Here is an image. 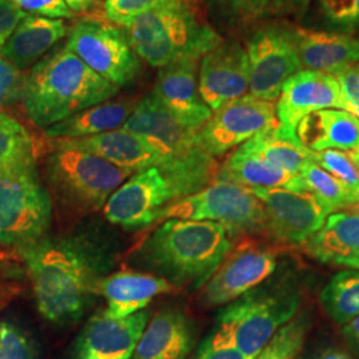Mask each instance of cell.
<instances>
[{"label":"cell","instance_id":"obj_1","mask_svg":"<svg viewBox=\"0 0 359 359\" xmlns=\"http://www.w3.org/2000/svg\"><path fill=\"white\" fill-rule=\"evenodd\" d=\"M215 157L201 148L136 172L107 201L104 216L126 229H140L160 221L168 206L204 189L217 177Z\"/></svg>","mask_w":359,"mask_h":359},{"label":"cell","instance_id":"obj_2","mask_svg":"<svg viewBox=\"0 0 359 359\" xmlns=\"http://www.w3.org/2000/svg\"><path fill=\"white\" fill-rule=\"evenodd\" d=\"M19 250L26 261L39 313L57 325L79 320L99 281L90 252L75 240L46 237Z\"/></svg>","mask_w":359,"mask_h":359},{"label":"cell","instance_id":"obj_3","mask_svg":"<svg viewBox=\"0 0 359 359\" xmlns=\"http://www.w3.org/2000/svg\"><path fill=\"white\" fill-rule=\"evenodd\" d=\"M118 88L93 72L67 46L55 50L26 75L20 102L39 128L112 99Z\"/></svg>","mask_w":359,"mask_h":359},{"label":"cell","instance_id":"obj_4","mask_svg":"<svg viewBox=\"0 0 359 359\" xmlns=\"http://www.w3.org/2000/svg\"><path fill=\"white\" fill-rule=\"evenodd\" d=\"M231 249L219 224L169 218L142 245V257L172 285L201 289Z\"/></svg>","mask_w":359,"mask_h":359},{"label":"cell","instance_id":"obj_5","mask_svg":"<svg viewBox=\"0 0 359 359\" xmlns=\"http://www.w3.org/2000/svg\"><path fill=\"white\" fill-rule=\"evenodd\" d=\"M139 57L156 68L184 59L201 60L222 41L201 18L197 0H180L142 13L126 25Z\"/></svg>","mask_w":359,"mask_h":359},{"label":"cell","instance_id":"obj_6","mask_svg":"<svg viewBox=\"0 0 359 359\" xmlns=\"http://www.w3.org/2000/svg\"><path fill=\"white\" fill-rule=\"evenodd\" d=\"M132 173L96 154L57 142H53V151L47 158V179L52 191L62 204L81 215L103 209Z\"/></svg>","mask_w":359,"mask_h":359},{"label":"cell","instance_id":"obj_7","mask_svg":"<svg viewBox=\"0 0 359 359\" xmlns=\"http://www.w3.org/2000/svg\"><path fill=\"white\" fill-rule=\"evenodd\" d=\"M50 194L39 179L36 158L0 167V243L18 249L46 237Z\"/></svg>","mask_w":359,"mask_h":359},{"label":"cell","instance_id":"obj_8","mask_svg":"<svg viewBox=\"0 0 359 359\" xmlns=\"http://www.w3.org/2000/svg\"><path fill=\"white\" fill-rule=\"evenodd\" d=\"M301 305L294 289L249 292L218 316V327L245 359H253L270 339L292 321Z\"/></svg>","mask_w":359,"mask_h":359},{"label":"cell","instance_id":"obj_9","mask_svg":"<svg viewBox=\"0 0 359 359\" xmlns=\"http://www.w3.org/2000/svg\"><path fill=\"white\" fill-rule=\"evenodd\" d=\"M169 218L212 221L231 236L264 231L265 212L252 189L229 180L215 179L204 189L168 206L160 221Z\"/></svg>","mask_w":359,"mask_h":359},{"label":"cell","instance_id":"obj_10","mask_svg":"<svg viewBox=\"0 0 359 359\" xmlns=\"http://www.w3.org/2000/svg\"><path fill=\"white\" fill-rule=\"evenodd\" d=\"M69 51L117 88L139 76L142 65L126 31L102 18H86L71 28Z\"/></svg>","mask_w":359,"mask_h":359},{"label":"cell","instance_id":"obj_11","mask_svg":"<svg viewBox=\"0 0 359 359\" xmlns=\"http://www.w3.org/2000/svg\"><path fill=\"white\" fill-rule=\"evenodd\" d=\"M249 95L274 103L285 81L302 69L294 28L278 25L259 27L248 38Z\"/></svg>","mask_w":359,"mask_h":359},{"label":"cell","instance_id":"obj_12","mask_svg":"<svg viewBox=\"0 0 359 359\" xmlns=\"http://www.w3.org/2000/svg\"><path fill=\"white\" fill-rule=\"evenodd\" d=\"M276 127H278L276 104L245 95L215 111L197 130V142L203 151L216 158Z\"/></svg>","mask_w":359,"mask_h":359},{"label":"cell","instance_id":"obj_13","mask_svg":"<svg viewBox=\"0 0 359 359\" xmlns=\"http://www.w3.org/2000/svg\"><path fill=\"white\" fill-rule=\"evenodd\" d=\"M278 255L274 249L255 241H245L222 261L215 274L201 287L206 306L231 304L268 280L277 269Z\"/></svg>","mask_w":359,"mask_h":359},{"label":"cell","instance_id":"obj_14","mask_svg":"<svg viewBox=\"0 0 359 359\" xmlns=\"http://www.w3.org/2000/svg\"><path fill=\"white\" fill-rule=\"evenodd\" d=\"M265 212L264 231L285 245H302L320 231L329 213L308 192L285 188L252 189Z\"/></svg>","mask_w":359,"mask_h":359},{"label":"cell","instance_id":"obj_15","mask_svg":"<svg viewBox=\"0 0 359 359\" xmlns=\"http://www.w3.org/2000/svg\"><path fill=\"white\" fill-rule=\"evenodd\" d=\"M322 109H344L347 104L337 76L311 69H301L283 86L276 104L277 132L298 142L297 127L304 117Z\"/></svg>","mask_w":359,"mask_h":359},{"label":"cell","instance_id":"obj_16","mask_svg":"<svg viewBox=\"0 0 359 359\" xmlns=\"http://www.w3.org/2000/svg\"><path fill=\"white\" fill-rule=\"evenodd\" d=\"M123 128L139 136L167 160L185 157L200 149L197 132L182 126L154 93L136 103Z\"/></svg>","mask_w":359,"mask_h":359},{"label":"cell","instance_id":"obj_17","mask_svg":"<svg viewBox=\"0 0 359 359\" xmlns=\"http://www.w3.org/2000/svg\"><path fill=\"white\" fill-rule=\"evenodd\" d=\"M200 63L198 90L212 112L249 92V60L240 43L221 41Z\"/></svg>","mask_w":359,"mask_h":359},{"label":"cell","instance_id":"obj_18","mask_svg":"<svg viewBox=\"0 0 359 359\" xmlns=\"http://www.w3.org/2000/svg\"><path fill=\"white\" fill-rule=\"evenodd\" d=\"M148 318L147 311L123 320H109L103 313L95 316L80 334L72 359L132 358Z\"/></svg>","mask_w":359,"mask_h":359},{"label":"cell","instance_id":"obj_19","mask_svg":"<svg viewBox=\"0 0 359 359\" xmlns=\"http://www.w3.org/2000/svg\"><path fill=\"white\" fill-rule=\"evenodd\" d=\"M200 62L184 59L161 68L154 92L182 126L196 132L213 114L198 90L197 68Z\"/></svg>","mask_w":359,"mask_h":359},{"label":"cell","instance_id":"obj_20","mask_svg":"<svg viewBox=\"0 0 359 359\" xmlns=\"http://www.w3.org/2000/svg\"><path fill=\"white\" fill-rule=\"evenodd\" d=\"M173 285L161 277L139 271H118L95 285V294L103 295L109 320H123L147 308L156 295L172 292Z\"/></svg>","mask_w":359,"mask_h":359},{"label":"cell","instance_id":"obj_21","mask_svg":"<svg viewBox=\"0 0 359 359\" xmlns=\"http://www.w3.org/2000/svg\"><path fill=\"white\" fill-rule=\"evenodd\" d=\"M294 38L302 69L337 76L359 63V36L355 35L294 27Z\"/></svg>","mask_w":359,"mask_h":359},{"label":"cell","instance_id":"obj_22","mask_svg":"<svg viewBox=\"0 0 359 359\" xmlns=\"http://www.w3.org/2000/svg\"><path fill=\"white\" fill-rule=\"evenodd\" d=\"M53 142L96 154L116 167L127 169L133 173L147 168L161 165L168 161L167 158L154 152L139 136L124 128L81 139L55 140Z\"/></svg>","mask_w":359,"mask_h":359},{"label":"cell","instance_id":"obj_23","mask_svg":"<svg viewBox=\"0 0 359 359\" xmlns=\"http://www.w3.org/2000/svg\"><path fill=\"white\" fill-rule=\"evenodd\" d=\"M302 246L322 264L359 270V215L350 210L329 215Z\"/></svg>","mask_w":359,"mask_h":359},{"label":"cell","instance_id":"obj_24","mask_svg":"<svg viewBox=\"0 0 359 359\" xmlns=\"http://www.w3.org/2000/svg\"><path fill=\"white\" fill-rule=\"evenodd\" d=\"M297 139L313 152L359 148V118L344 109H322L304 117L297 127Z\"/></svg>","mask_w":359,"mask_h":359},{"label":"cell","instance_id":"obj_25","mask_svg":"<svg viewBox=\"0 0 359 359\" xmlns=\"http://www.w3.org/2000/svg\"><path fill=\"white\" fill-rule=\"evenodd\" d=\"M68 28L60 19L28 15L13 31L0 51V56L25 71L32 68L44 55L65 38Z\"/></svg>","mask_w":359,"mask_h":359},{"label":"cell","instance_id":"obj_26","mask_svg":"<svg viewBox=\"0 0 359 359\" xmlns=\"http://www.w3.org/2000/svg\"><path fill=\"white\" fill-rule=\"evenodd\" d=\"M192 345V330L185 316L165 310L147 323L133 359H185Z\"/></svg>","mask_w":359,"mask_h":359},{"label":"cell","instance_id":"obj_27","mask_svg":"<svg viewBox=\"0 0 359 359\" xmlns=\"http://www.w3.org/2000/svg\"><path fill=\"white\" fill-rule=\"evenodd\" d=\"M135 105L132 100L96 104L46 129V136L52 140H67L115 130L124 126Z\"/></svg>","mask_w":359,"mask_h":359},{"label":"cell","instance_id":"obj_28","mask_svg":"<svg viewBox=\"0 0 359 359\" xmlns=\"http://www.w3.org/2000/svg\"><path fill=\"white\" fill-rule=\"evenodd\" d=\"M295 176L271 165L244 145H240L218 168L216 179L229 180L249 189L285 188L292 191Z\"/></svg>","mask_w":359,"mask_h":359},{"label":"cell","instance_id":"obj_29","mask_svg":"<svg viewBox=\"0 0 359 359\" xmlns=\"http://www.w3.org/2000/svg\"><path fill=\"white\" fill-rule=\"evenodd\" d=\"M293 191L310 193L329 215L351 209L359 203L358 197L350 192L339 180L311 161L295 176Z\"/></svg>","mask_w":359,"mask_h":359},{"label":"cell","instance_id":"obj_30","mask_svg":"<svg viewBox=\"0 0 359 359\" xmlns=\"http://www.w3.org/2000/svg\"><path fill=\"white\" fill-rule=\"evenodd\" d=\"M246 149L290 175H298L310 163V151L299 142L278 135L276 128L264 130L243 144Z\"/></svg>","mask_w":359,"mask_h":359},{"label":"cell","instance_id":"obj_31","mask_svg":"<svg viewBox=\"0 0 359 359\" xmlns=\"http://www.w3.org/2000/svg\"><path fill=\"white\" fill-rule=\"evenodd\" d=\"M321 304L338 325H346L359 316V270L337 273L323 287Z\"/></svg>","mask_w":359,"mask_h":359},{"label":"cell","instance_id":"obj_32","mask_svg":"<svg viewBox=\"0 0 359 359\" xmlns=\"http://www.w3.org/2000/svg\"><path fill=\"white\" fill-rule=\"evenodd\" d=\"M283 0H206L209 11L219 25L244 28L281 10Z\"/></svg>","mask_w":359,"mask_h":359},{"label":"cell","instance_id":"obj_33","mask_svg":"<svg viewBox=\"0 0 359 359\" xmlns=\"http://www.w3.org/2000/svg\"><path fill=\"white\" fill-rule=\"evenodd\" d=\"M35 158V144L29 132L13 116L0 112V167Z\"/></svg>","mask_w":359,"mask_h":359},{"label":"cell","instance_id":"obj_34","mask_svg":"<svg viewBox=\"0 0 359 359\" xmlns=\"http://www.w3.org/2000/svg\"><path fill=\"white\" fill-rule=\"evenodd\" d=\"M309 323L306 313L297 314L253 359H297L305 344Z\"/></svg>","mask_w":359,"mask_h":359},{"label":"cell","instance_id":"obj_35","mask_svg":"<svg viewBox=\"0 0 359 359\" xmlns=\"http://www.w3.org/2000/svg\"><path fill=\"white\" fill-rule=\"evenodd\" d=\"M310 160L311 163L325 169L335 179L339 180L350 192L358 197L359 200L358 170L351 163L346 152L333 151V149L321 151V152L310 151Z\"/></svg>","mask_w":359,"mask_h":359},{"label":"cell","instance_id":"obj_36","mask_svg":"<svg viewBox=\"0 0 359 359\" xmlns=\"http://www.w3.org/2000/svg\"><path fill=\"white\" fill-rule=\"evenodd\" d=\"M175 1L180 0H107L104 3V13L111 23L126 26L139 15Z\"/></svg>","mask_w":359,"mask_h":359},{"label":"cell","instance_id":"obj_37","mask_svg":"<svg viewBox=\"0 0 359 359\" xmlns=\"http://www.w3.org/2000/svg\"><path fill=\"white\" fill-rule=\"evenodd\" d=\"M320 4L330 25L359 36V0H320Z\"/></svg>","mask_w":359,"mask_h":359},{"label":"cell","instance_id":"obj_38","mask_svg":"<svg viewBox=\"0 0 359 359\" xmlns=\"http://www.w3.org/2000/svg\"><path fill=\"white\" fill-rule=\"evenodd\" d=\"M0 359H39L34 342L18 326L0 323Z\"/></svg>","mask_w":359,"mask_h":359},{"label":"cell","instance_id":"obj_39","mask_svg":"<svg viewBox=\"0 0 359 359\" xmlns=\"http://www.w3.org/2000/svg\"><path fill=\"white\" fill-rule=\"evenodd\" d=\"M26 75L0 56V108L20 100Z\"/></svg>","mask_w":359,"mask_h":359},{"label":"cell","instance_id":"obj_40","mask_svg":"<svg viewBox=\"0 0 359 359\" xmlns=\"http://www.w3.org/2000/svg\"><path fill=\"white\" fill-rule=\"evenodd\" d=\"M194 359H245L225 334L216 330L198 347Z\"/></svg>","mask_w":359,"mask_h":359},{"label":"cell","instance_id":"obj_41","mask_svg":"<svg viewBox=\"0 0 359 359\" xmlns=\"http://www.w3.org/2000/svg\"><path fill=\"white\" fill-rule=\"evenodd\" d=\"M19 8L27 13H38L50 19H71L74 13L65 0H13Z\"/></svg>","mask_w":359,"mask_h":359},{"label":"cell","instance_id":"obj_42","mask_svg":"<svg viewBox=\"0 0 359 359\" xmlns=\"http://www.w3.org/2000/svg\"><path fill=\"white\" fill-rule=\"evenodd\" d=\"M337 79L339 81L348 112L359 118V63L338 74Z\"/></svg>","mask_w":359,"mask_h":359},{"label":"cell","instance_id":"obj_43","mask_svg":"<svg viewBox=\"0 0 359 359\" xmlns=\"http://www.w3.org/2000/svg\"><path fill=\"white\" fill-rule=\"evenodd\" d=\"M28 13L10 0H0V51Z\"/></svg>","mask_w":359,"mask_h":359},{"label":"cell","instance_id":"obj_44","mask_svg":"<svg viewBox=\"0 0 359 359\" xmlns=\"http://www.w3.org/2000/svg\"><path fill=\"white\" fill-rule=\"evenodd\" d=\"M342 333L353 346L359 348V316L344 325Z\"/></svg>","mask_w":359,"mask_h":359},{"label":"cell","instance_id":"obj_45","mask_svg":"<svg viewBox=\"0 0 359 359\" xmlns=\"http://www.w3.org/2000/svg\"><path fill=\"white\" fill-rule=\"evenodd\" d=\"M313 359H355L351 357L350 354H347L342 350L338 348H326L321 351L320 354H317Z\"/></svg>","mask_w":359,"mask_h":359},{"label":"cell","instance_id":"obj_46","mask_svg":"<svg viewBox=\"0 0 359 359\" xmlns=\"http://www.w3.org/2000/svg\"><path fill=\"white\" fill-rule=\"evenodd\" d=\"M65 1L72 13H86L90 10L93 3V0H65Z\"/></svg>","mask_w":359,"mask_h":359},{"label":"cell","instance_id":"obj_47","mask_svg":"<svg viewBox=\"0 0 359 359\" xmlns=\"http://www.w3.org/2000/svg\"><path fill=\"white\" fill-rule=\"evenodd\" d=\"M347 156L350 157V160H351V163L354 164V167L355 169L358 170L359 173V148L358 149H355V151H350V152H346Z\"/></svg>","mask_w":359,"mask_h":359},{"label":"cell","instance_id":"obj_48","mask_svg":"<svg viewBox=\"0 0 359 359\" xmlns=\"http://www.w3.org/2000/svg\"><path fill=\"white\" fill-rule=\"evenodd\" d=\"M350 212H353V213H357V215H359V203L355 206H353L351 209H348Z\"/></svg>","mask_w":359,"mask_h":359},{"label":"cell","instance_id":"obj_49","mask_svg":"<svg viewBox=\"0 0 359 359\" xmlns=\"http://www.w3.org/2000/svg\"><path fill=\"white\" fill-rule=\"evenodd\" d=\"M298 1H299V3H301V4H304V6H306V4H308L309 1H310V0H298Z\"/></svg>","mask_w":359,"mask_h":359},{"label":"cell","instance_id":"obj_50","mask_svg":"<svg viewBox=\"0 0 359 359\" xmlns=\"http://www.w3.org/2000/svg\"><path fill=\"white\" fill-rule=\"evenodd\" d=\"M10 1H13V0H10Z\"/></svg>","mask_w":359,"mask_h":359}]
</instances>
